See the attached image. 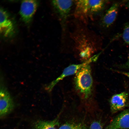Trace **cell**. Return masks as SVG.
<instances>
[{
  "instance_id": "6da1fadb",
  "label": "cell",
  "mask_w": 129,
  "mask_h": 129,
  "mask_svg": "<svg viewBox=\"0 0 129 129\" xmlns=\"http://www.w3.org/2000/svg\"><path fill=\"white\" fill-rule=\"evenodd\" d=\"M90 64L81 69L75 74L74 78L75 90L84 99L89 98L93 91V80Z\"/></svg>"
},
{
  "instance_id": "7a4b0ae2",
  "label": "cell",
  "mask_w": 129,
  "mask_h": 129,
  "mask_svg": "<svg viewBox=\"0 0 129 129\" xmlns=\"http://www.w3.org/2000/svg\"><path fill=\"white\" fill-rule=\"evenodd\" d=\"M107 1L100 0L76 1L75 16L82 21L86 22L103 10Z\"/></svg>"
},
{
  "instance_id": "3957f363",
  "label": "cell",
  "mask_w": 129,
  "mask_h": 129,
  "mask_svg": "<svg viewBox=\"0 0 129 129\" xmlns=\"http://www.w3.org/2000/svg\"><path fill=\"white\" fill-rule=\"evenodd\" d=\"M81 35L77 40L76 48H77L79 56L83 62L89 59L93 56L95 48L91 41L88 37Z\"/></svg>"
},
{
  "instance_id": "277c9868",
  "label": "cell",
  "mask_w": 129,
  "mask_h": 129,
  "mask_svg": "<svg viewBox=\"0 0 129 129\" xmlns=\"http://www.w3.org/2000/svg\"><path fill=\"white\" fill-rule=\"evenodd\" d=\"M99 55L98 54L96 55L93 56L86 61L80 64H72L66 68L61 74L49 84L48 88V90H51L58 83L64 78L74 74H75L81 69L85 65L95 61Z\"/></svg>"
},
{
  "instance_id": "5b68a950",
  "label": "cell",
  "mask_w": 129,
  "mask_h": 129,
  "mask_svg": "<svg viewBox=\"0 0 129 129\" xmlns=\"http://www.w3.org/2000/svg\"><path fill=\"white\" fill-rule=\"evenodd\" d=\"M14 23L9 14L5 10L0 8V32L4 37L10 38L15 33Z\"/></svg>"
},
{
  "instance_id": "8992f818",
  "label": "cell",
  "mask_w": 129,
  "mask_h": 129,
  "mask_svg": "<svg viewBox=\"0 0 129 129\" xmlns=\"http://www.w3.org/2000/svg\"><path fill=\"white\" fill-rule=\"evenodd\" d=\"M73 3L72 0L52 1V4L57 14L59 21L64 27L69 17Z\"/></svg>"
},
{
  "instance_id": "52a82bcc",
  "label": "cell",
  "mask_w": 129,
  "mask_h": 129,
  "mask_svg": "<svg viewBox=\"0 0 129 129\" xmlns=\"http://www.w3.org/2000/svg\"><path fill=\"white\" fill-rule=\"evenodd\" d=\"M38 2L36 0H23L21 2L19 14L23 21L28 24L37 10Z\"/></svg>"
},
{
  "instance_id": "ba28073f",
  "label": "cell",
  "mask_w": 129,
  "mask_h": 129,
  "mask_svg": "<svg viewBox=\"0 0 129 129\" xmlns=\"http://www.w3.org/2000/svg\"><path fill=\"white\" fill-rule=\"evenodd\" d=\"M15 104L13 100L6 88L1 86L0 91V116L2 118L13 110Z\"/></svg>"
},
{
  "instance_id": "9c48e42d",
  "label": "cell",
  "mask_w": 129,
  "mask_h": 129,
  "mask_svg": "<svg viewBox=\"0 0 129 129\" xmlns=\"http://www.w3.org/2000/svg\"><path fill=\"white\" fill-rule=\"evenodd\" d=\"M129 95L126 92L114 95L109 100L111 112L115 113L122 110L129 105Z\"/></svg>"
},
{
  "instance_id": "30bf717a",
  "label": "cell",
  "mask_w": 129,
  "mask_h": 129,
  "mask_svg": "<svg viewBox=\"0 0 129 129\" xmlns=\"http://www.w3.org/2000/svg\"><path fill=\"white\" fill-rule=\"evenodd\" d=\"M129 128V109L122 112L111 121L105 129Z\"/></svg>"
},
{
  "instance_id": "8fae6325",
  "label": "cell",
  "mask_w": 129,
  "mask_h": 129,
  "mask_svg": "<svg viewBox=\"0 0 129 129\" xmlns=\"http://www.w3.org/2000/svg\"><path fill=\"white\" fill-rule=\"evenodd\" d=\"M119 6L118 3H114L106 11L101 20V24L103 27H108L114 22L118 14Z\"/></svg>"
},
{
  "instance_id": "7c38bea8",
  "label": "cell",
  "mask_w": 129,
  "mask_h": 129,
  "mask_svg": "<svg viewBox=\"0 0 129 129\" xmlns=\"http://www.w3.org/2000/svg\"><path fill=\"white\" fill-rule=\"evenodd\" d=\"M59 124L57 118L51 121L38 120L34 123V129H57Z\"/></svg>"
},
{
  "instance_id": "4fadbf2b",
  "label": "cell",
  "mask_w": 129,
  "mask_h": 129,
  "mask_svg": "<svg viewBox=\"0 0 129 129\" xmlns=\"http://www.w3.org/2000/svg\"><path fill=\"white\" fill-rule=\"evenodd\" d=\"M59 129H86L81 124L67 123L62 125Z\"/></svg>"
},
{
  "instance_id": "5bb4252c",
  "label": "cell",
  "mask_w": 129,
  "mask_h": 129,
  "mask_svg": "<svg viewBox=\"0 0 129 129\" xmlns=\"http://www.w3.org/2000/svg\"><path fill=\"white\" fill-rule=\"evenodd\" d=\"M122 38L124 42L126 44H129V23L125 26Z\"/></svg>"
},
{
  "instance_id": "9a60e30c",
  "label": "cell",
  "mask_w": 129,
  "mask_h": 129,
  "mask_svg": "<svg viewBox=\"0 0 129 129\" xmlns=\"http://www.w3.org/2000/svg\"><path fill=\"white\" fill-rule=\"evenodd\" d=\"M102 126L101 123L99 121L93 122L91 124L89 129H102Z\"/></svg>"
},
{
  "instance_id": "2e32d148",
  "label": "cell",
  "mask_w": 129,
  "mask_h": 129,
  "mask_svg": "<svg viewBox=\"0 0 129 129\" xmlns=\"http://www.w3.org/2000/svg\"><path fill=\"white\" fill-rule=\"evenodd\" d=\"M118 67L120 69H129V54L128 55L127 61L124 63L118 65Z\"/></svg>"
},
{
  "instance_id": "e0dca14e",
  "label": "cell",
  "mask_w": 129,
  "mask_h": 129,
  "mask_svg": "<svg viewBox=\"0 0 129 129\" xmlns=\"http://www.w3.org/2000/svg\"><path fill=\"white\" fill-rule=\"evenodd\" d=\"M117 73L121 74L124 75L129 78V72L124 71H120L117 70H113Z\"/></svg>"
},
{
  "instance_id": "ac0fdd59",
  "label": "cell",
  "mask_w": 129,
  "mask_h": 129,
  "mask_svg": "<svg viewBox=\"0 0 129 129\" xmlns=\"http://www.w3.org/2000/svg\"><path fill=\"white\" fill-rule=\"evenodd\" d=\"M126 6L129 9V1L127 3Z\"/></svg>"
}]
</instances>
